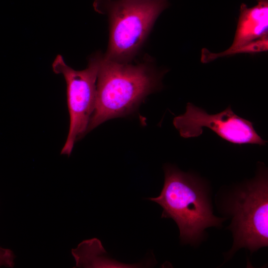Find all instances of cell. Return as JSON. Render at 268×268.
<instances>
[{"label": "cell", "mask_w": 268, "mask_h": 268, "mask_svg": "<svg viewBox=\"0 0 268 268\" xmlns=\"http://www.w3.org/2000/svg\"><path fill=\"white\" fill-rule=\"evenodd\" d=\"M217 195V207L231 219L228 227L233 244L225 254L229 260L240 248L251 253L268 246V178L263 164L255 177Z\"/></svg>", "instance_id": "cell-3"}, {"label": "cell", "mask_w": 268, "mask_h": 268, "mask_svg": "<svg viewBox=\"0 0 268 268\" xmlns=\"http://www.w3.org/2000/svg\"><path fill=\"white\" fill-rule=\"evenodd\" d=\"M268 0H258L257 4L250 8L242 4L234 40L228 50L242 47L268 36Z\"/></svg>", "instance_id": "cell-7"}, {"label": "cell", "mask_w": 268, "mask_h": 268, "mask_svg": "<svg viewBox=\"0 0 268 268\" xmlns=\"http://www.w3.org/2000/svg\"><path fill=\"white\" fill-rule=\"evenodd\" d=\"M102 57L99 53L92 55L87 67L81 70H76L67 66L60 55L52 64L53 71L62 74L67 84L69 125L62 154L69 156L75 142L87 133L95 107L96 80Z\"/></svg>", "instance_id": "cell-5"}, {"label": "cell", "mask_w": 268, "mask_h": 268, "mask_svg": "<svg viewBox=\"0 0 268 268\" xmlns=\"http://www.w3.org/2000/svg\"><path fill=\"white\" fill-rule=\"evenodd\" d=\"M162 73L150 63L136 64L100 61L96 84V99L87 133L113 118L127 116L136 110L144 99L159 89Z\"/></svg>", "instance_id": "cell-1"}, {"label": "cell", "mask_w": 268, "mask_h": 268, "mask_svg": "<svg viewBox=\"0 0 268 268\" xmlns=\"http://www.w3.org/2000/svg\"><path fill=\"white\" fill-rule=\"evenodd\" d=\"M167 5L166 0H95V9L106 14L109 21V44L104 58L131 63Z\"/></svg>", "instance_id": "cell-4"}, {"label": "cell", "mask_w": 268, "mask_h": 268, "mask_svg": "<svg viewBox=\"0 0 268 268\" xmlns=\"http://www.w3.org/2000/svg\"><path fill=\"white\" fill-rule=\"evenodd\" d=\"M268 49V38L264 37L251 42L242 47L232 49L226 50L219 53H212L207 50H203L201 54V62L207 63L218 58L231 56L239 53H255L267 51Z\"/></svg>", "instance_id": "cell-8"}, {"label": "cell", "mask_w": 268, "mask_h": 268, "mask_svg": "<svg viewBox=\"0 0 268 268\" xmlns=\"http://www.w3.org/2000/svg\"><path fill=\"white\" fill-rule=\"evenodd\" d=\"M163 168L161 192L157 197L148 199L162 208L161 218L176 222L183 244L198 246L204 238L205 229L222 226L225 218L213 214L210 188L204 180L170 164Z\"/></svg>", "instance_id": "cell-2"}, {"label": "cell", "mask_w": 268, "mask_h": 268, "mask_svg": "<svg viewBox=\"0 0 268 268\" xmlns=\"http://www.w3.org/2000/svg\"><path fill=\"white\" fill-rule=\"evenodd\" d=\"M15 258V256L11 250L0 247V267H14Z\"/></svg>", "instance_id": "cell-9"}, {"label": "cell", "mask_w": 268, "mask_h": 268, "mask_svg": "<svg viewBox=\"0 0 268 268\" xmlns=\"http://www.w3.org/2000/svg\"><path fill=\"white\" fill-rule=\"evenodd\" d=\"M173 125L184 138L195 137L207 128L229 142L265 145L267 141L258 134L253 123L237 116L229 106L223 111L209 114L204 109L188 103L183 114L174 118Z\"/></svg>", "instance_id": "cell-6"}]
</instances>
